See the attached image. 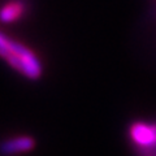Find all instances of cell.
Returning a JSON list of instances; mask_svg holds the SVG:
<instances>
[{"instance_id": "4", "label": "cell", "mask_w": 156, "mask_h": 156, "mask_svg": "<svg viewBox=\"0 0 156 156\" xmlns=\"http://www.w3.org/2000/svg\"><path fill=\"white\" fill-rule=\"evenodd\" d=\"M26 12V3L23 0H9L0 8V21L16 22Z\"/></svg>"}, {"instance_id": "2", "label": "cell", "mask_w": 156, "mask_h": 156, "mask_svg": "<svg viewBox=\"0 0 156 156\" xmlns=\"http://www.w3.org/2000/svg\"><path fill=\"white\" fill-rule=\"evenodd\" d=\"M129 134L133 142L146 152L156 151V124L134 122L130 126Z\"/></svg>"}, {"instance_id": "1", "label": "cell", "mask_w": 156, "mask_h": 156, "mask_svg": "<svg viewBox=\"0 0 156 156\" xmlns=\"http://www.w3.org/2000/svg\"><path fill=\"white\" fill-rule=\"evenodd\" d=\"M0 57L29 80H38L43 73L39 57L31 48L0 31Z\"/></svg>"}, {"instance_id": "3", "label": "cell", "mask_w": 156, "mask_h": 156, "mask_svg": "<svg viewBox=\"0 0 156 156\" xmlns=\"http://www.w3.org/2000/svg\"><path fill=\"white\" fill-rule=\"evenodd\" d=\"M35 140L31 136L20 135L16 138H11L5 142L0 143V154L2 155H14L20 152H27L34 148Z\"/></svg>"}]
</instances>
